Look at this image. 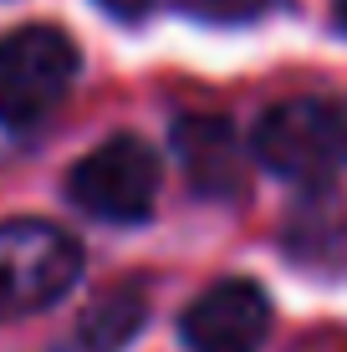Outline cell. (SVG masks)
Returning a JSON list of instances; mask_svg holds the SVG:
<instances>
[{
	"label": "cell",
	"instance_id": "6da1fadb",
	"mask_svg": "<svg viewBox=\"0 0 347 352\" xmlns=\"http://www.w3.org/2000/svg\"><path fill=\"white\" fill-rule=\"evenodd\" d=\"M250 153L281 179H322L347 164V97H291L260 113Z\"/></svg>",
	"mask_w": 347,
	"mask_h": 352
},
{
	"label": "cell",
	"instance_id": "7a4b0ae2",
	"mask_svg": "<svg viewBox=\"0 0 347 352\" xmlns=\"http://www.w3.org/2000/svg\"><path fill=\"white\" fill-rule=\"evenodd\" d=\"M77 77V46L52 26H21L0 36V123L31 128L67 97Z\"/></svg>",
	"mask_w": 347,
	"mask_h": 352
},
{
	"label": "cell",
	"instance_id": "3957f363",
	"mask_svg": "<svg viewBox=\"0 0 347 352\" xmlns=\"http://www.w3.org/2000/svg\"><path fill=\"white\" fill-rule=\"evenodd\" d=\"M77 240L46 220L0 225V317H26L52 307L77 281Z\"/></svg>",
	"mask_w": 347,
	"mask_h": 352
},
{
	"label": "cell",
	"instance_id": "277c9868",
	"mask_svg": "<svg viewBox=\"0 0 347 352\" xmlns=\"http://www.w3.org/2000/svg\"><path fill=\"white\" fill-rule=\"evenodd\" d=\"M159 159L143 138H107L71 168L67 189L77 199V210L98 214L113 225H138L148 220L153 199H159Z\"/></svg>",
	"mask_w": 347,
	"mask_h": 352
},
{
	"label": "cell",
	"instance_id": "5b68a950",
	"mask_svg": "<svg viewBox=\"0 0 347 352\" xmlns=\"http://www.w3.org/2000/svg\"><path fill=\"white\" fill-rule=\"evenodd\" d=\"M271 332V301L256 281H220L184 311L189 352H260Z\"/></svg>",
	"mask_w": 347,
	"mask_h": 352
},
{
	"label": "cell",
	"instance_id": "8992f818",
	"mask_svg": "<svg viewBox=\"0 0 347 352\" xmlns=\"http://www.w3.org/2000/svg\"><path fill=\"white\" fill-rule=\"evenodd\" d=\"M174 153L184 164L189 184L210 194V199H235L250 184V159L225 118H179Z\"/></svg>",
	"mask_w": 347,
	"mask_h": 352
},
{
	"label": "cell",
	"instance_id": "52a82bcc",
	"mask_svg": "<svg viewBox=\"0 0 347 352\" xmlns=\"http://www.w3.org/2000/svg\"><path fill=\"white\" fill-rule=\"evenodd\" d=\"M138 327H143V291L138 286H113L82 311L77 347L82 352H117L123 342H133Z\"/></svg>",
	"mask_w": 347,
	"mask_h": 352
},
{
	"label": "cell",
	"instance_id": "ba28073f",
	"mask_svg": "<svg viewBox=\"0 0 347 352\" xmlns=\"http://www.w3.org/2000/svg\"><path fill=\"white\" fill-rule=\"evenodd\" d=\"M271 0H189V10L199 16H214V21H245V16H260Z\"/></svg>",
	"mask_w": 347,
	"mask_h": 352
},
{
	"label": "cell",
	"instance_id": "9c48e42d",
	"mask_svg": "<svg viewBox=\"0 0 347 352\" xmlns=\"http://www.w3.org/2000/svg\"><path fill=\"white\" fill-rule=\"evenodd\" d=\"M98 6H107L113 16H143V10H148L153 0H98Z\"/></svg>",
	"mask_w": 347,
	"mask_h": 352
},
{
	"label": "cell",
	"instance_id": "30bf717a",
	"mask_svg": "<svg viewBox=\"0 0 347 352\" xmlns=\"http://www.w3.org/2000/svg\"><path fill=\"white\" fill-rule=\"evenodd\" d=\"M337 21H342V31H347V0H337Z\"/></svg>",
	"mask_w": 347,
	"mask_h": 352
}]
</instances>
